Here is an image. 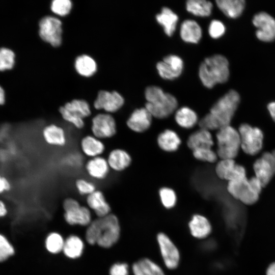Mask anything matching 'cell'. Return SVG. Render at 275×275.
<instances>
[{
  "instance_id": "obj_39",
  "label": "cell",
  "mask_w": 275,
  "mask_h": 275,
  "mask_svg": "<svg viewBox=\"0 0 275 275\" xmlns=\"http://www.w3.org/2000/svg\"><path fill=\"white\" fill-rule=\"evenodd\" d=\"M194 156L197 159L208 162H214L217 160V154L211 148H198L193 150Z\"/></svg>"
},
{
  "instance_id": "obj_33",
  "label": "cell",
  "mask_w": 275,
  "mask_h": 275,
  "mask_svg": "<svg viewBox=\"0 0 275 275\" xmlns=\"http://www.w3.org/2000/svg\"><path fill=\"white\" fill-rule=\"evenodd\" d=\"M83 249L82 240L76 236L71 235L64 241L63 251L67 257L75 259L80 256Z\"/></svg>"
},
{
  "instance_id": "obj_5",
  "label": "cell",
  "mask_w": 275,
  "mask_h": 275,
  "mask_svg": "<svg viewBox=\"0 0 275 275\" xmlns=\"http://www.w3.org/2000/svg\"><path fill=\"white\" fill-rule=\"evenodd\" d=\"M263 186L260 181L253 177L229 181L227 190L234 198L246 205H252L259 199Z\"/></svg>"
},
{
  "instance_id": "obj_43",
  "label": "cell",
  "mask_w": 275,
  "mask_h": 275,
  "mask_svg": "<svg viewBox=\"0 0 275 275\" xmlns=\"http://www.w3.org/2000/svg\"><path fill=\"white\" fill-rule=\"evenodd\" d=\"M225 32V26L219 20H213L208 28V33L210 37L213 39H217L222 37Z\"/></svg>"
},
{
  "instance_id": "obj_34",
  "label": "cell",
  "mask_w": 275,
  "mask_h": 275,
  "mask_svg": "<svg viewBox=\"0 0 275 275\" xmlns=\"http://www.w3.org/2000/svg\"><path fill=\"white\" fill-rule=\"evenodd\" d=\"M77 72L85 76H90L96 71L95 61L90 56L83 54L78 57L75 62Z\"/></svg>"
},
{
  "instance_id": "obj_13",
  "label": "cell",
  "mask_w": 275,
  "mask_h": 275,
  "mask_svg": "<svg viewBox=\"0 0 275 275\" xmlns=\"http://www.w3.org/2000/svg\"><path fill=\"white\" fill-rule=\"evenodd\" d=\"M215 173L220 179L228 182L246 177L244 168L232 159H221L215 167Z\"/></svg>"
},
{
  "instance_id": "obj_23",
  "label": "cell",
  "mask_w": 275,
  "mask_h": 275,
  "mask_svg": "<svg viewBox=\"0 0 275 275\" xmlns=\"http://www.w3.org/2000/svg\"><path fill=\"white\" fill-rule=\"evenodd\" d=\"M191 234L197 238L202 239L208 236L211 231L210 222L205 216L194 215L189 223Z\"/></svg>"
},
{
  "instance_id": "obj_15",
  "label": "cell",
  "mask_w": 275,
  "mask_h": 275,
  "mask_svg": "<svg viewBox=\"0 0 275 275\" xmlns=\"http://www.w3.org/2000/svg\"><path fill=\"white\" fill-rule=\"evenodd\" d=\"M183 62L176 55H169L162 61L157 63L156 68L159 75L164 79L172 80L179 77L182 73Z\"/></svg>"
},
{
  "instance_id": "obj_47",
  "label": "cell",
  "mask_w": 275,
  "mask_h": 275,
  "mask_svg": "<svg viewBox=\"0 0 275 275\" xmlns=\"http://www.w3.org/2000/svg\"><path fill=\"white\" fill-rule=\"evenodd\" d=\"M8 213V209L5 203L0 200V218L5 216Z\"/></svg>"
},
{
  "instance_id": "obj_3",
  "label": "cell",
  "mask_w": 275,
  "mask_h": 275,
  "mask_svg": "<svg viewBox=\"0 0 275 275\" xmlns=\"http://www.w3.org/2000/svg\"><path fill=\"white\" fill-rule=\"evenodd\" d=\"M199 76L203 85L209 89L226 82L229 76L228 61L221 54L206 58L200 66Z\"/></svg>"
},
{
  "instance_id": "obj_7",
  "label": "cell",
  "mask_w": 275,
  "mask_h": 275,
  "mask_svg": "<svg viewBox=\"0 0 275 275\" xmlns=\"http://www.w3.org/2000/svg\"><path fill=\"white\" fill-rule=\"evenodd\" d=\"M240 138V148L247 154L254 155L263 147V133L258 127L248 124H241L238 128Z\"/></svg>"
},
{
  "instance_id": "obj_14",
  "label": "cell",
  "mask_w": 275,
  "mask_h": 275,
  "mask_svg": "<svg viewBox=\"0 0 275 275\" xmlns=\"http://www.w3.org/2000/svg\"><path fill=\"white\" fill-rule=\"evenodd\" d=\"M124 103L123 97L118 92L101 90L99 92L94 102V107L97 109H103L109 114L118 111Z\"/></svg>"
},
{
  "instance_id": "obj_16",
  "label": "cell",
  "mask_w": 275,
  "mask_h": 275,
  "mask_svg": "<svg viewBox=\"0 0 275 275\" xmlns=\"http://www.w3.org/2000/svg\"><path fill=\"white\" fill-rule=\"evenodd\" d=\"M152 115L146 107L135 109L126 121L127 127L132 131L141 133L150 127Z\"/></svg>"
},
{
  "instance_id": "obj_38",
  "label": "cell",
  "mask_w": 275,
  "mask_h": 275,
  "mask_svg": "<svg viewBox=\"0 0 275 275\" xmlns=\"http://www.w3.org/2000/svg\"><path fill=\"white\" fill-rule=\"evenodd\" d=\"M161 202L164 207L168 209L173 208L177 201L175 191L168 187H162L159 191Z\"/></svg>"
},
{
  "instance_id": "obj_8",
  "label": "cell",
  "mask_w": 275,
  "mask_h": 275,
  "mask_svg": "<svg viewBox=\"0 0 275 275\" xmlns=\"http://www.w3.org/2000/svg\"><path fill=\"white\" fill-rule=\"evenodd\" d=\"M39 33L43 40L58 47L62 42V22L56 17L45 16L39 22Z\"/></svg>"
},
{
  "instance_id": "obj_22",
  "label": "cell",
  "mask_w": 275,
  "mask_h": 275,
  "mask_svg": "<svg viewBox=\"0 0 275 275\" xmlns=\"http://www.w3.org/2000/svg\"><path fill=\"white\" fill-rule=\"evenodd\" d=\"M83 153L91 158L100 156L105 150V145L100 139L94 135H86L80 141Z\"/></svg>"
},
{
  "instance_id": "obj_20",
  "label": "cell",
  "mask_w": 275,
  "mask_h": 275,
  "mask_svg": "<svg viewBox=\"0 0 275 275\" xmlns=\"http://www.w3.org/2000/svg\"><path fill=\"white\" fill-rule=\"evenodd\" d=\"M87 203L89 207L93 210L99 217L105 216L109 214L111 207L101 190L96 189L88 196Z\"/></svg>"
},
{
  "instance_id": "obj_41",
  "label": "cell",
  "mask_w": 275,
  "mask_h": 275,
  "mask_svg": "<svg viewBox=\"0 0 275 275\" xmlns=\"http://www.w3.org/2000/svg\"><path fill=\"white\" fill-rule=\"evenodd\" d=\"M75 185L76 190L81 195L88 196L96 190V186L93 182L84 178L76 180Z\"/></svg>"
},
{
  "instance_id": "obj_2",
  "label": "cell",
  "mask_w": 275,
  "mask_h": 275,
  "mask_svg": "<svg viewBox=\"0 0 275 275\" xmlns=\"http://www.w3.org/2000/svg\"><path fill=\"white\" fill-rule=\"evenodd\" d=\"M120 228L117 216L109 214L93 221L86 234L87 241L103 248H109L118 240Z\"/></svg>"
},
{
  "instance_id": "obj_11",
  "label": "cell",
  "mask_w": 275,
  "mask_h": 275,
  "mask_svg": "<svg viewBox=\"0 0 275 275\" xmlns=\"http://www.w3.org/2000/svg\"><path fill=\"white\" fill-rule=\"evenodd\" d=\"M157 239L165 265L169 269L176 268L180 261V254L177 248L171 239L163 233H159Z\"/></svg>"
},
{
  "instance_id": "obj_32",
  "label": "cell",
  "mask_w": 275,
  "mask_h": 275,
  "mask_svg": "<svg viewBox=\"0 0 275 275\" xmlns=\"http://www.w3.org/2000/svg\"><path fill=\"white\" fill-rule=\"evenodd\" d=\"M63 106L70 114L83 119L91 114L89 103L82 99H74Z\"/></svg>"
},
{
  "instance_id": "obj_1",
  "label": "cell",
  "mask_w": 275,
  "mask_h": 275,
  "mask_svg": "<svg viewBox=\"0 0 275 275\" xmlns=\"http://www.w3.org/2000/svg\"><path fill=\"white\" fill-rule=\"evenodd\" d=\"M240 102L239 94L231 90L220 98L212 106L210 112L199 122L200 128L219 130L230 125Z\"/></svg>"
},
{
  "instance_id": "obj_28",
  "label": "cell",
  "mask_w": 275,
  "mask_h": 275,
  "mask_svg": "<svg viewBox=\"0 0 275 275\" xmlns=\"http://www.w3.org/2000/svg\"><path fill=\"white\" fill-rule=\"evenodd\" d=\"M215 2L225 15L232 18L239 17L245 7V1L243 0H216Z\"/></svg>"
},
{
  "instance_id": "obj_4",
  "label": "cell",
  "mask_w": 275,
  "mask_h": 275,
  "mask_svg": "<svg viewBox=\"0 0 275 275\" xmlns=\"http://www.w3.org/2000/svg\"><path fill=\"white\" fill-rule=\"evenodd\" d=\"M147 103L145 107L152 117L163 119L171 115L176 109L178 102L170 93L163 92L159 87H148L145 92Z\"/></svg>"
},
{
  "instance_id": "obj_17",
  "label": "cell",
  "mask_w": 275,
  "mask_h": 275,
  "mask_svg": "<svg viewBox=\"0 0 275 275\" xmlns=\"http://www.w3.org/2000/svg\"><path fill=\"white\" fill-rule=\"evenodd\" d=\"M86 171L89 176L97 180L105 179L110 168L107 159L102 156L91 158L85 165Z\"/></svg>"
},
{
  "instance_id": "obj_30",
  "label": "cell",
  "mask_w": 275,
  "mask_h": 275,
  "mask_svg": "<svg viewBox=\"0 0 275 275\" xmlns=\"http://www.w3.org/2000/svg\"><path fill=\"white\" fill-rule=\"evenodd\" d=\"M175 119L180 127L189 129L193 127L197 124L198 116L193 109L184 106L176 111Z\"/></svg>"
},
{
  "instance_id": "obj_31",
  "label": "cell",
  "mask_w": 275,
  "mask_h": 275,
  "mask_svg": "<svg viewBox=\"0 0 275 275\" xmlns=\"http://www.w3.org/2000/svg\"><path fill=\"white\" fill-rule=\"evenodd\" d=\"M212 7V3L206 0H188L186 3L187 11L197 16H209L211 13Z\"/></svg>"
},
{
  "instance_id": "obj_19",
  "label": "cell",
  "mask_w": 275,
  "mask_h": 275,
  "mask_svg": "<svg viewBox=\"0 0 275 275\" xmlns=\"http://www.w3.org/2000/svg\"><path fill=\"white\" fill-rule=\"evenodd\" d=\"M110 169L116 172H121L131 164L132 159L125 150L117 148L111 151L106 159Z\"/></svg>"
},
{
  "instance_id": "obj_29",
  "label": "cell",
  "mask_w": 275,
  "mask_h": 275,
  "mask_svg": "<svg viewBox=\"0 0 275 275\" xmlns=\"http://www.w3.org/2000/svg\"><path fill=\"white\" fill-rule=\"evenodd\" d=\"M134 275H164L160 267L149 259H142L132 266Z\"/></svg>"
},
{
  "instance_id": "obj_27",
  "label": "cell",
  "mask_w": 275,
  "mask_h": 275,
  "mask_svg": "<svg viewBox=\"0 0 275 275\" xmlns=\"http://www.w3.org/2000/svg\"><path fill=\"white\" fill-rule=\"evenodd\" d=\"M157 144L162 150L174 152L178 149L181 144V140L174 131L167 129L158 135Z\"/></svg>"
},
{
  "instance_id": "obj_10",
  "label": "cell",
  "mask_w": 275,
  "mask_h": 275,
  "mask_svg": "<svg viewBox=\"0 0 275 275\" xmlns=\"http://www.w3.org/2000/svg\"><path fill=\"white\" fill-rule=\"evenodd\" d=\"M93 135L101 140L113 137L117 133V125L114 118L108 113H100L92 120Z\"/></svg>"
},
{
  "instance_id": "obj_49",
  "label": "cell",
  "mask_w": 275,
  "mask_h": 275,
  "mask_svg": "<svg viewBox=\"0 0 275 275\" xmlns=\"http://www.w3.org/2000/svg\"><path fill=\"white\" fill-rule=\"evenodd\" d=\"M266 275H275V262L271 264L267 268Z\"/></svg>"
},
{
  "instance_id": "obj_24",
  "label": "cell",
  "mask_w": 275,
  "mask_h": 275,
  "mask_svg": "<svg viewBox=\"0 0 275 275\" xmlns=\"http://www.w3.org/2000/svg\"><path fill=\"white\" fill-rule=\"evenodd\" d=\"M255 176L261 182L263 187L271 180L275 174L270 163L262 156L253 164Z\"/></svg>"
},
{
  "instance_id": "obj_46",
  "label": "cell",
  "mask_w": 275,
  "mask_h": 275,
  "mask_svg": "<svg viewBox=\"0 0 275 275\" xmlns=\"http://www.w3.org/2000/svg\"><path fill=\"white\" fill-rule=\"evenodd\" d=\"M262 157L267 160L272 166L275 173V150L271 152H266L264 153Z\"/></svg>"
},
{
  "instance_id": "obj_6",
  "label": "cell",
  "mask_w": 275,
  "mask_h": 275,
  "mask_svg": "<svg viewBox=\"0 0 275 275\" xmlns=\"http://www.w3.org/2000/svg\"><path fill=\"white\" fill-rule=\"evenodd\" d=\"M216 138L218 156L221 159H234L241 148L238 131L230 125L227 126L218 130Z\"/></svg>"
},
{
  "instance_id": "obj_36",
  "label": "cell",
  "mask_w": 275,
  "mask_h": 275,
  "mask_svg": "<svg viewBox=\"0 0 275 275\" xmlns=\"http://www.w3.org/2000/svg\"><path fill=\"white\" fill-rule=\"evenodd\" d=\"M15 249L7 237L0 233V262H3L14 255Z\"/></svg>"
},
{
  "instance_id": "obj_35",
  "label": "cell",
  "mask_w": 275,
  "mask_h": 275,
  "mask_svg": "<svg viewBox=\"0 0 275 275\" xmlns=\"http://www.w3.org/2000/svg\"><path fill=\"white\" fill-rule=\"evenodd\" d=\"M64 241L62 237L59 234L52 233L46 238L45 246L49 252L56 254L63 250Z\"/></svg>"
},
{
  "instance_id": "obj_40",
  "label": "cell",
  "mask_w": 275,
  "mask_h": 275,
  "mask_svg": "<svg viewBox=\"0 0 275 275\" xmlns=\"http://www.w3.org/2000/svg\"><path fill=\"white\" fill-rule=\"evenodd\" d=\"M72 7L71 2L69 0H54L52 2L51 9L59 15L65 16L70 11Z\"/></svg>"
},
{
  "instance_id": "obj_9",
  "label": "cell",
  "mask_w": 275,
  "mask_h": 275,
  "mask_svg": "<svg viewBox=\"0 0 275 275\" xmlns=\"http://www.w3.org/2000/svg\"><path fill=\"white\" fill-rule=\"evenodd\" d=\"M64 218L70 225H87L91 222V213L88 208L81 206L72 198H68L63 202Z\"/></svg>"
},
{
  "instance_id": "obj_44",
  "label": "cell",
  "mask_w": 275,
  "mask_h": 275,
  "mask_svg": "<svg viewBox=\"0 0 275 275\" xmlns=\"http://www.w3.org/2000/svg\"><path fill=\"white\" fill-rule=\"evenodd\" d=\"M110 275H128V267L126 263L114 264L110 269Z\"/></svg>"
},
{
  "instance_id": "obj_45",
  "label": "cell",
  "mask_w": 275,
  "mask_h": 275,
  "mask_svg": "<svg viewBox=\"0 0 275 275\" xmlns=\"http://www.w3.org/2000/svg\"><path fill=\"white\" fill-rule=\"evenodd\" d=\"M10 182L5 176L0 174V194L10 190Z\"/></svg>"
},
{
  "instance_id": "obj_42",
  "label": "cell",
  "mask_w": 275,
  "mask_h": 275,
  "mask_svg": "<svg viewBox=\"0 0 275 275\" xmlns=\"http://www.w3.org/2000/svg\"><path fill=\"white\" fill-rule=\"evenodd\" d=\"M59 112L62 118L66 122L71 124L76 128L81 129L85 126V122L83 119L75 117L70 114L63 106L59 108Z\"/></svg>"
},
{
  "instance_id": "obj_37",
  "label": "cell",
  "mask_w": 275,
  "mask_h": 275,
  "mask_svg": "<svg viewBox=\"0 0 275 275\" xmlns=\"http://www.w3.org/2000/svg\"><path fill=\"white\" fill-rule=\"evenodd\" d=\"M15 63V54L11 49L0 48V71L11 69Z\"/></svg>"
},
{
  "instance_id": "obj_48",
  "label": "cell",
  "mask_w": 275,
  "mask_h": 275,
  "mask_svg": "<svg viewBox=\"0 0 275 275\" xmlns=\"http://www.w3.org/2000/svg\"><path fill=\"white\" fill-rule=\"evenodd\" d=\"M267 108L272 120L275 122V101L269 103L267 105Z\"/></svg>"
},
{
  "instance_id": "obj_50",
  "label": "cell",
  "mask_w": 275,
  "mask_h": 275,
  "mask_svg": "<svg viewBox=\"0 0 275 275\" xmlns=\"http://www.w3.org/2000/svg\"><path fill=\"white\" fill-rule=\"evenodd\" d=\"M5 102V92L3 89L0 86V105H3Z\"/></svg>"
},
{
  "instance_id": "obj_26",
  "label": "cell",
  "mask_w": 275,
  "mask_h": 275,
  "mask_svg": "<svg viewBox=\"0 0 275 275\" xmlns=\"http://www.w3.org/2000/svg\"><path fill=\"white\" fill-rule=\"evenodd\" d=\"M187 144L193 151L198 148H211L213 141L209 131L200 128L189 136Z\"/></svg>"
},
{
  "instance_id": "obj_21",
  "label": "cell",
  "mask_w": 275,
  "mask_h": 275,
  "mask_svg": "<svg viewBox=\"0 0 275 275\" xmlns=\"http://www.w3.org/2000/svg\"><path fill=\"white\" fill-rule=\"evenodd\" d=\"M202 34L201 28L195 20H185L181 24L180 37L185 42L197 43L200 40Z\"/></svg>"
},
{
  "instance_id": "obj_18",
  "label": "cell",
  "mask_w": 275,
  "mask_h": 275,
  "mask_svg": "<svg viewBox=\"0 0 275 275\" xmlns=\"http://www.w3.org/2000/svg\"><path fill=\"white\" fill-rule=\"evenodd\" d=\"M42 136L45 142L51 146L63 147L67 144V138L64 129L55 124L45 126L42 130Z\"/></svg>"
},
{
  "instance_id": "obj_25",
  "label": "cell",
  "mask_w": 275,
  "mask_h": 275,
  "mask_svg": "<svg viewBox=\"0 0 275 275\" xmlns=\"http://www.w3.org/2000/svg\"><path fill=\"white\" fill-rule=\"evenodd\" d=\"M157 22L161 25L164 32L168 36H171L174 33L178 17L170 8L163 7L160 13L156 15Z\"/></svg>"
},
{
  "instance_id": "obj_12",
  "label": "cell",
  "mask_w": 275,
  "mask_h": 275,
  "mask_svg": "<svg viewBox=\"0 0 275 275\" xmlns=\"http://www.w3.org/2000/svg\"><path fill=\"white\" fill-rule=\"evenodd\" d=\"M254 25L258 29L256 35L264 42L275 39V19L267 13L262 12L255 15L253 19Z\"/></svg>"
}]
</instances>
